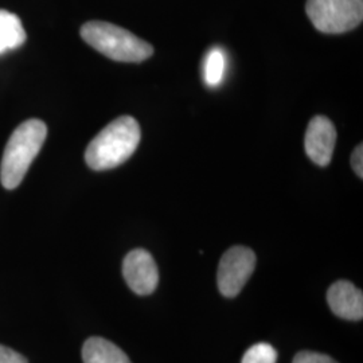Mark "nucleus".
Listing matches in <instances>:
<instances>
[{"label":"nucleus","instance_id":"obj_15","mask_svg":"<svg viewBox=\"0 0 363 363\" xmlns=\"http://www.w3.org/2000/svg\"><path fill=\"white\" fill-rule=\"evenodd\" d=\"M351 164H352V169L355 171V174L362 179L363 177V147L362 144H359L352 155H351Z\"/></svg>","mask_w":363,"mask_h":363},{"label":"nucleus","instance_id":"obj_8","mask_svg":"<svg viewBox=\"0 0 363 363\" xmlns=\"http://www.w3.org/2000/svg\"><path fill=\"white\" fill-rule=\"evenodd\" d=\"M327 303L337 318L345 320H362L363 294L350 281L339 280L328 288Z\"/></svg>","mask_w":363,"mask_h":363},{"label":"nucleus","instance_id":"obj_11","mask_svg":"<svg viewBox=\"0 0 363 363\" xmlns=\"http://www.w3.org/2000/svg\"><path fill=\"white\" fill-rule=\"evenodd\" d=\"M226 73V54L220 48L210 49L203 61V79L208 88L220 86Z\"/></svg>","mask_w":363,"mask_h":363},{"label":"nucleus","instance_id":"obj_3","mask_svg":"<svg viewBox=\"0 0 363 363\" xmlns=\"http://www.w3.org/2000/svg\"><path fill=\"white\" fill-rule=\"evenodd\" d=\"M81 37L105 57L117 62L139 64L154 54V48L123 27L93 21L81 27Z\"/></svg>","mask_w":363,"mask_h":363},{"label":"nucleus","instance_id":"obj_12","mask_svg":"<svg viewBox=\"0 0 363 363\" xmlns=\"http://www.w3.org/2000/svg\"><path fill=\"white\" fill-rule=\"evenodd\" d=\"M277 362V351L272 345L259 342L253 345L242 357L241 363H276Z\"/></svg>","mask_w":363,"mask_h":363},{"label":"nucleus","instance_id":"obj_6","mask_svg":"<svg viewBox=\"0 0 363 363\" xmlns=\"http://www.w3.org/2000/svg\"><path fill=\"white\" fill-rule=\"evenodd\" d=\"M123 276L130 291L139 296L151 295L159 283L155 259L145 249L130 250L123 261Z\"/></svg>","mask_w":363,"mask_h":363},{"label":"nucleus","instance_id":"obj_5","mask_svg":"<svg viewBox=\"0 0 363 363\" xmlns=\"http://www.w3.org/2000/svg\"><path fill=\"white\" fill-rule=\"evenodd\" d=\"M256 255L247 247H233L222 256L217 272V286L225 298H235L256 268Z\"/></svg>","mask_w":363,"mask_h":363},{"label":"nucleus","instance_id":"obj_9","mask_svg":"<svg viewBox=\"0 0 363 363\" xmlns=\"http://www.w3.org/2000/svg\"><path fill=\"white\" fill-rule=\"evenodd\" d=\"M84 363H132L127 354L104 337H89L82 347Z\"/></svg>","mask_w":363,"mask_h":363},{"label":"nucleus","instance_id":"obj_7","mask_svg":"<svg viewBox=\"0 0 363 363\" xmlns=\"http://www.w3.org/2000/svg\"><path fill=\"white\" fill-rule=\"evenodd\" d=\"M337 143V130L330 118L315 116L306 132L304 147L312 162L320 167L328 166Z\"/></svg>","mask_w":363,"mask_h":363},{"label":"nucleus","instance_id":"obj_13","mask_svg":"<svg viewBox=\"0 0 363 363\" xmlns=\"http://www.w3.org/2000/svg\"><path fill=\"white\" fill-rule=\"evenodd\" d=\"M292 363H337L335 359L331 357L320 354V352H313V351H300L294 358Z\"/></svg>","mask_w":363,"mask_h":363},{"label":"nucleus","instance_id":"obj_1","mask_svg":"<svg viewBox=\"0 0 363 363\" xmlns=\"http://www.w3.org/2000/svg\"><path fill=\"white\" fill-rule=\"evenodd\" d=\"M140 136V125L133 117H118L89 143L85 151V162L94 171L118 167L136 151Z\"/></svg>","mask_w":363,"mask_h":363},{"label":"nucleus","instance_id":"obj_14","mask_svg":"<svg viewBox=\"0 0 363 363\" xmlns=\"http://www.w3.org/2000/svg\"><path fill=\"white\" fill-rule=\"evenodd\" d=\"M0 363H27V359L19 352L0 345Z\"/></svg>","mask_w":363,"mask_h":363},{"label":"nucleus","instance_id":"obj_2","mask_svg":"<svg viewBox=\"0 0 363 363\" xmlns=\"http://www.w3.org/2000/svg\"><path fill=\"white\" fill-rule=\"evenodd\" d=\"M46 136V124L37 118L27 120L13 130L6 144L0 164V181L4 189L13 190L22 183Z\"/></svg>","mask_w":363,"mask_h":363},{"label":"nucleus","instance_id":"obj_4","mask_svg":"<svg viewBox=\"0 0 363 363\" xmlns=\"http://www.w3.org/2000/svg\"><path fill=\"white\" fill-rule=\"evenodd\" d=\"M313 27L325 34H343L362 23L363 0H307Z\"/></svg>","mask_w":363,"mask_h":363},{"label":"nucleus","instance_id":"obj_10","mask_svg":"<svg viewBox=\"0 0 363 363\" xmlns=\"http://www.w3.org/2000/svg\"><path fill=\"white\" fill-rule=\"evenodd\" d=\"M26 40V31L15 13L0 10V54L21 48Z\"/></svg>","mask_w":363,"mask_h":363}]
</instances>
